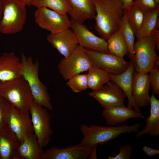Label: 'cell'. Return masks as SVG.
<instances>
[{"mask_svg": "<svg viewBox=\"0 0 159 159\" xmlns=\"http://www.w3.org/2000/svg\"><path fill=\"white\" fill-rule=\"evenodd\" d=\"M93 1L96 11L95 30L107 41L119 30L125 10L120 0Z\"/></svg>", "mask_w": 159, "mask_h": 159, "instance_id": "obj_1", "label": "cell"}, {"mask_svg": "<svg viewBox=\"0 0 159 159\" xmlns=\"http://www.w3.org/2000/svg\"><path fill=\"white\" fill-rule=\"evenodd\" d=\"M140 126L137 123L130 125H123L117 126H102L85 124L80 125V130L83 135L81 145L92 148L98 144L103 145L118 137L122 134L137 132Z\"/></svg>", "mask_w": 159, "mask_h": 159, "instance_id": "obj_2", "label": "cell"}, {"mask_svg": "<svg viewBox=\"0 0 159 159\" xmlns=\"http://www.w3.org/2000/svg\"><path fill=\"white\" fill-rule=\"evenodd\" d=\"M20 59L22 64L21 75L28 84L33 97V102L49 110H52L47 88L39 78L38 61L34 62L31 57H26L23 53L21 54Z\"/></svg>", "mask_w": 159, "mask_h": 159, "instance_id": "obj_3", "label": "cell"}, {"mask_svg": "<svg viewBox=\"0 0 159 159\" xmlns=\"http://www.w3.org/2000/svg\"><path fill=\"white\" fill-rule=\"evenodd\" d=\"M0 96L21 110L29 112L33 98L28 84L22 76L0 82Z\"/></svg>", "mask_w": 159, "mask_h": 159, "instance_id": "obj_4", "label": "cell"}, {"mask_svg": "<svg viewBox=\"0 0 159 159\" xmlns=\"http://www.w3.org/2000/svg\"><path fill=\"white\" fill-rule=\"evenodd\" d=\"M26 14V6L16 0H4L0 32L9 34L20 32L25 23Z\"/></svg>", "mask_w": 159, "mask_h": 159, "instance_id": "obj_5", "label": "cell"}, {"mask_svg": "<svg viewBox=\"0 0 159 159\" xmlns=\"http://www.w3.org/2000/svg\"><path fill=\"white\" fill-rule=\"evenodd\" d=\"M156 49V44L151 36L137 40L134 46V66L136 71L149 73L159 67V57Z\"/></svg>", "mask_w": 159, "mask_h": 159, "instance_id": "obj_6", "label": "cell"}, {"mask_svg": "<svg viewBox=\"0 0 159 159\" xmlns=\"http://www.w3.org/2000/svg\"><path fill=\"white\" fill-rule=\"evenodd\" d=\"M93 64L85 48L79 44L68 57L61 59L58 68L64 79L68 80L75 75L87 71Z\"/></svg>", "mask_w": 159, "mask_h": 159, "instance_id": "obj_7", "label": "cell"}, {"mask_svg": "<svg viewBox=\"0 0 159 159\" xmlns=\"http://www.w3.org/2000/svg\"><path fill=\"white\" fill-rule=\"evenodd\" d=\"M29 112L34 133L41 146L45 147L49 144L53 134L50 115L46 109L34 102Z\"/></svg>", "mask_w": 159, "mask_h": 159, "instance_id": "obj_8", "label": "cell"}, {"mask_svg": "<svg viewBox=\"0 0 159 159\" xmlns=\"http://www.w3.org/2000/svg\"><path fill=\"white\" fill-rule=\"evenodd\" d=\"M29 112L21 110L11 105L5 114V126L15 134L20 143L34 132Z\"/></svg>", "mask_w": 159, "mask_h": 159, "instance_id": "obj_9", "label": "cell"}, {"mask_svg": "<svg viewBox=\"0 0 159 159\" xmlns=\"http://www.w3.org/2000/svg\"><path fill=\"white\" fill-rule=\"evenodd\" d=\"M35 21L41 28L55 33L70 26V21L67 16L46 7L37 8L34 14Z\"/></svg>", "mask_w": 159, "mask_h": 159, "instance_id": "obj_10", "label": "cell"}, {"mask_svg": "<svg viewBox=\"0 0 159 159\" xmlns=\"http://www.w3.org/2000/svg\"><path fill=\"white\" fill-rule=\"evenodd\" d=\"M85 48L93 64L109 73L120 74L126 70L130 64V62L110 53L97 52Z\"/></svg>", "mask_w": 159, "mask_h": 159, "instance_id": "obj_11", "label": "cell"}, {"mask_svg": "<svg viewBox=\"0 0 159 159\" xmlns=\"http://www.w3.org/2000/svg\"><path fill=\"white\" fill-rule=\"evenodd\" d=\"M70 21V27L74 32L79 44L94 51L109 53L106 40L96 36L83 23L71 17Z\"/></svg>", "mask_w": 159, "mask_h": 159, "instance_id": "obj_12", "label": "cell"}, {"mask_svg": "<svg viewBox=\"0 0 159 159\" xmlns=\"http://www.w3.org/2000/svg\"><path fill=\"white\" fill-rule=\"evenodd\" d=\"M104 108L111 106H124L126 95L114 82L110 80L100 88L89 93Z\"/></svg>", "mask_w": 159, "mask_h": 159, "instance_id": "obj_13", "label": "cell"}, {"mask_svg": "<svg viewBox=\"0 0 159 159\" xmlns=\"http://www.w3.org/2000/svg\"><path fill=\"white\" fill-rule=\"evenodd\" d=\"M47 40L65 58L71 54L79 44L74 32L69 28L55 33H50Z\"/></svg>", "mask_w": 159, "mask_h": 159, "instance_id": "obj_14", "label": "cell"}, {"mask_svg": "<svg viewBox=\"0 0 159 159\" xmlns=\"http://www.w3.org/2000/svg\"><path fill=\"white\" fill-rule=\"evenodd\" d=\"M149 73H141L134 71L132 75V93L137 106L145 107L150 105L149 90L151 88Z\"/></svg>", "mask_w": 159, "mask_h": 159, "instance_id": "obj_15", "label": "cell"}, {"mask_svg": "<svg viewBox=\"0 0 159 159\" xmlns=\"http://www.w3.org/2000/svg\"><path fill=\"white\" fill-rule=\"evenodd\" d=\"M91 149L80 143L60 148L53 146L44 151L41 159H86Z\"/></svg>", "mask_w": 159, "mask_h": 159, "instance_id": "obj_16", "label": "cell"}, {"mask_svg": "<svg viewBox=\"0 0 159 159\" xmlns=\"http://www.w3.org/2000/svg\"><path fill=\"white\" fill-rule=\"evenodd\" d=\"M102 115L105 118L106 123L111 125L125 122L132 118H145L141 112L125 106H111L104 108Z\"/></svg>", "mask_w": 159, "mask_h": 159, "instance_id": "obj_17", "label": "cell"}, {"mask_svg": "<svg viewBox=\"0 0 159 159\" xmlns=\"http://www.w3.org/2000/svg\"><path fill=\"white\" fill-rule=\"evenodd\" d=\"M21 59L13 52H5L0 56V82L8 81L21 75Z\"/></svg>", "mask_w": 159, "mask_h": 159, "instance_id": "obj_18", "label": "cell"}, {"mask_svg": "<svg viewBox=\"0 0 159 159\" xmlns=\"http://www.w3.org/2000/svg\"><path fill=\"white\" fill-rule=\"evenodd\" d=\"M20 142L15 134L5 126L0 130V159H21Z\"/></svg>", "mask_w": 159, "mask_h": 159, "instance_id": "obj_19", "label": "cell"}, {"mask_svg": "<svg viewBox=\"0 0 159 159\" xmlns=\"http://www.w3.org/2000/svg\"><path fill=\"white\" fill-rule=\"evenodd\" d=\"M135 67L132 60L126 70L119 74L110 73V80L115 83L125 94L127 97L128 103L127 106L132 108L139 112L141 111L135 102L132 93V77Z\"/></svg>", "mask_w": 159, "mask_h": 159, "instance_id": "obj_20", "label": "cell"}, {"mask_svg": "<svg viewBox=\"0 0 159 159\" xmlns=\"http://www.w3.org/2000/svg\"><path fill=\"white\" fill-rule=\"evenodd\" d=\"M70 10L68 13L71 17L82 23L94 18L96 11L93 0H67Z\"/></svg>", "mask_w": 159, "mask_h": 159, "instance_id": "obj_21", "label": "cell"}, {"mask_svg": "<svg viewBox=\"0 0 159 159\" xmlns=\"http://www.w3.org/2000/svg\"><path fill=\"white\" fill-rule=\"evenodd\" d=\"M150 115L145 120L144 127L137 132V137L144 135L156 137L159 135V100L152 93L150 96Z\"/></svg>", "mask_w": 159, "mask_h": 159, "instance_id": "obj_22", "label": "cell"}, {"mask_svg": "<svg viewBox=\"0 0 159 159\" xmlns=\"http://www.w3.org/2000/svg\"><path fill=\"white\" fill-rule=\"evenodd\" d=\"M33 134L20 144L18 152L21 159H41L44 151Z\"/></svg>", "mask_w": 159, "mask_h": 159, "instance_id": "obj_23", "label": "cell"}, {"mask_svg": "<svg viewBox=\"0 0 159 159\" xmlns=\"http://www.w3.org/2000/svg\"><path fill=\"white\" fill-rule=\"evenodd\" d=\"M159 8L145 12L142 25L135 36L137 40L151 36L154 31L159 28Z\"/></svg>", "mask_w": 159, "mask_h": 159, "instance_id": "obj_24", "label": "cell"}, {"mask_svg": "<svg viewBox=\"0 0 159 159\" xmlns=\"http://www.w3.org/2000/svg\"><path fill=\"white\" fill-rule=\"evenodd\" d=\"M106 41L107 49L110 53L122 58L126 55H129L127 45L119 29Z\"/></svg>", "mask_w": 159, "mask_h": 159, "instance_id": "obj_25", "label": "cell"}, {"mask_svg": "<svg viewBox=\"0 0 159 159\" xmlns=\"http://www.w3.org/2000/svg\"><path fill=\"white\" fill-rule=\"evenodd\" d=\"M87 74L88 88L97 90L110 80V73L93 65Z\"/></svg>", "mask_w": 159, "mask_h": 159, "instance_id": "obj_26", "label": "cell"}, {"mask_svg": "<svg viewBox=\"0 0 159 159\" xmlns=\"http://www.w3.org/2000/svg\"><path fill=\"white\" fill-rule=\"evenodd\" d=\"M32 6L37 8H47L64 14H67L70 10L67 0H34Z\"/></svg>", "mask_w": 159, "mask_h": 159, "instance_id": "obj_27", "label": "cell"}, {"mask_svg": "<svg viewBox=\"0 0 159 159\" xmlns=\"http://www.w3.org/2000/svg\"><path fill=\"white\" fill-rule=\"evenodd\" d=\"M125 13L128 22L135 35L142 25L145 12L139 7L132 5L125 10Z\"/></svg>", "mask_w": 159, "mask_h": 159, "instance_id": "obj_28", "label": "cell"}, {"mask_svg": "<svg viewBox=\"0 0 159 159\" xmlns=\"http://www.w3.org/2000/svg\"><path fill=\"white\" fill-rule=\"evenodd\" d=\"M119 29L127 45L129 51V56L134 65V46L135 43V34L128 22L125 11Z\"/></svg>", "mask_w": 159, "mask_h": 159, "instance_id": "obj_29", "label": "cell"}, {"mask_svg": "<svg viewBox=\"0 0 159 159\" xmlns=\"http://www.w3.org/2000/svg\"><path fill=\"white\" fill-rule=\"evenodd\" d=\"M66 85L74 93H78L88 88L87 74H78L68 80Z\"/></svg>", "mask_w": 159, "mask_h": 159, "instance_id": "obj_30", "label": "cell"}, {"mask_svg": "<svg viewBox=\"0 0 159 159\" xmlns=\"http://www.w3.org/2000/svg\"><path fill=\"white\" fill-rule=\"evenodd\" d=\"M149 77L152 93L154 95L159 94V68L156 67L149 72Z\"/></svg>", "mask_w": 159, "mask_h": 159, "instance_id": "obj_31", "label": "cell"}, {"mask_svg": "<svg viewBox=\"0 0 159 159\" xmlns=\"http://www.w3.org/2000/svg\"><path fill=\"white\" fill-rule=\"evenodd\" d=\"M132 5L139 7L145 12L159 8V5L155 0H134Z\"/></svg>", "mask_w": 159, "mask_h": 159, "instance_id": "obj_32", "label": "cell"}, {"mask_svg": "<svg viewBox=\"0 0 159 159\" xmlns=\"http://www.w3.org/2000/svg\"><path fill=\"white\" fill-rule=\"evenodd\" d=\"M119 153L114 157L108 156L109 159H130L132 155V148L130 145L126 144L119 147Z\"/></svg>", "mask_w": 159, "mask_h": 159, "instance_id": "obj_33", "label": "cell"}, {"mask_svg": "<svg viewBox=\"0 0 159 159\" xmlns=\"http://www.w3.org/2000/svg\"><path fill=\"white\" fill-rule=\"evenodd\" d=\"M10 105L11 104L7 100L0 96V130L5 127V114Z\"/></svg>", "mask_w": 159, "mask_h": 159, "instance_id": "obj_34", "label": "cell"}, {"mask_svg": "<svg viewBox=\"0 0 159 159\" xmlns=\"http://www.w3.org/2000/svg\"><path fill=\"white\" fill-rule=\"evenodd\" d=\"M142 150L148 156L152 157L159 154V150L144 145Z\"/></svg>", "mask_w": 159, "mask_h": 159, "instance_id": "obj_35", "label": "cell"}, {"mask_svg": "<svg viewBox=\"0 0 159 159\" xmlns=\"http://www.w3.org/2000/svg\"><path fill=\"white\" fill-rule=\"evenodd\" d=\"M151 36L155 43L156 50L159 51V30L156 29L153 32Z\"/></svg>", "mask_w": 159, "mask_h": 159, "instance_id": "obj_36", "label": "cell"}, {"mask_svg": "<svg viewBox=\"0 0 159 159\" xmlns=\"http://www.w3.org/2000/svg\"><path fill=\"white\" fill-rule=\"evenodd\" d=\"M122 3L123 8L126 10L132 5L134 0H120Z\"/></svg>", "mask_w": 159, "mask_h": 159, "instance_id": "obj_37", "label": "cell"}, {"mask_svg": "<svg viewBox=\"0 0 159 159\" xmlns=\"http://www.w3.org/2000/svg\"><path fill=\"white\" fill-rule=\"evenodd\" d=\"M97 145L94 146L92 148L90 155L88 158V159H97L96 150Z\"/></svg>", "mask_w": 159, "mask_h": 159, "instance_id": "obj_38", "label": "cell"}, {"mask_svg": "<svg viewBox=\"0 0 159 159\" xmlns=\"http://www.w3.org/2000/svg\"><path fill=\"white\" fill-rule=\"evenodd\" d=\"M17 1L26 6H31L32 5L34 0H16Z\"/></svg>", "mask_w": 159, "mask_h": 159, "instance_id": "obj_39", "label": "cell"}, {"mask_svg": "<svg viewBox=\"0 0 159 159\" xmlns=\"http://www.w3.org/2000/svg\"><path fill=\"white\" fill-rule=\"evenodd\" d=\"M4 1V0H0V22L3 15Z\"/></svg>", "mask_w": 159, "mask_h": 159, "instance_id": "obj_40", "label": "cell"}, {"mask_svg": "<svg viewBox=\"0 0 159 159\" xmlns=\"http://www.w3.org/2000/svg\"><path fill=\"white\" fill-rule=\"evenodd\" d=\"M156 3L158 5H159V0H155Z\"/></svg>", "mask_w": 159, "mask_h": 159, "instance_id": "obj_41", "label": "cell"}]
</instances>
